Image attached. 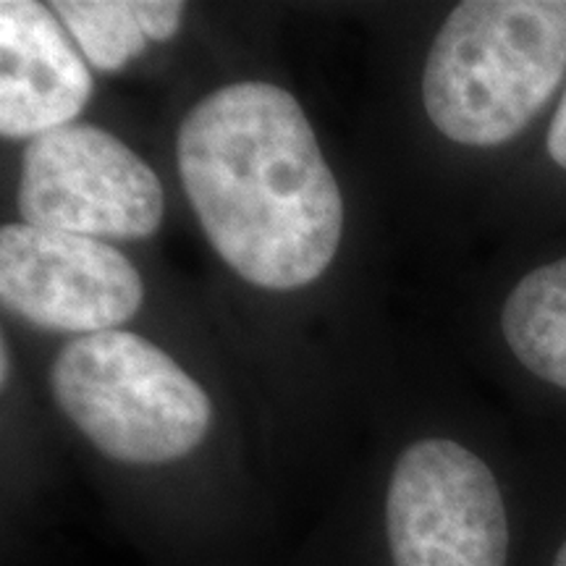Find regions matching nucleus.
<instances>
[{"instance_id":"f257e3e1","label":"nucleus","mask_w":566,"mask_h":566,"mask_svg":"<svg viewBox=\"0 0 566 566\" xmlns=\"http://www.w3.org/2000/svg\"><path fill=\"white\" fill-rule=\"evenodd\" d=\"M176 155L205 237L244 281L292 292L328 271L344 200L294 95L268 82L210 92L184 118Z\"/></svg>"},{"instance_id":"f03ea898","label":"nucleus","mask_w":566,"mask_h":566,"mask_svg":"<svg viewBox=\"0 0 566 566\" xmlns=\"http://www.w3.org/2000/svg\"><path fill=\"white\" fill-rule=\"evenodd\" d=\"M566 71V0H464L443 21L422 103L443 137L470 147L514 139Z\"/></svg>"},{"instance_id":"7ed1b4c3","label":"nucleus","mask_w":566,"mask_h":566,"mask_svg":"<svg viewBox=\"0 0 566 566\" xmlns=\"http://www.w3.org/2000/svg\"><path fill=\"white\" fill-rule=\"evenodd\" d=\"M51 391L95 449L124 464H166L208 436L212 405L171 354L132 331H103L63 346Z\"/></svg>"},{"instance_id":"20e7f679","label":"nucleus","mask_w":566,"mask_h":566,"mask_svg":"<svg viewBox=\"0 0 566 566\" xmlns=\"http://www.w3.org/2000/svg\"><path fill=\"white\" fill-rule=\"evenodd\" d=\"M21 221L90 239H147L166 212L163 184L122 139L90 124L34 137L24 150Z\"/></svg>"},{"instance_id":"39448f33","label":"nucleus","mask_w":566,"mask_h":566,"mask_svg":"<svg viewBox=\"0 0 566 566\" xmlns=\"http://www.w3.org/2000/svg\"><path fill=\"white\" fill-rule=\"evenodd\" d=\"M394 566H506L509 520L491 467L449 438L409 446L386 495Z\"/></svg>"},{"instance_id":"423d86ee","label":"nucleus","mask_w":566,"mask_h":566,"mask_svg":"<svg viewBox=\"0 0 566 566\" xmlns=\"http://www.w3.org/2000/svg\"><path fill=\"white\" fill-rule=\"evenodd\" d=\"M0 300L38 328L92 336L129 323L145 300V283L129 258L101 239L6 223Z\"/></svg>"},{"instance_id":"0eeeda50","label":"nucleus","mask_w":566,"mask_h":566,"mask_svg":"<svg viewBox=\"0 0 566 566\" xmlns=\"http://www.w3.org/2000/svg\"><path fill=\"white\" fill-rule=\"evenodd\" d=\"M92 97V74L53 9L0 3V134L34 139L74 124Z\"/></svg>"},{"instance_id":"6e6552de","label":"nucleus","mask_w":566,"mask_h":566,"mask_svg":"<svg viewBox=\"0 0 566 566\" xmlns=\"http://www.w3.org/2000/svg\"><path fill=\"white\" fill-rule=\"evenodd\" d=\"M501 328L530 373L566 391V258L535 268L516 283Z\"/></svg>"},{"instance_id":"1a4fd4ad","label":"nucleus","mask_w":566,"mask_h":566,"mask_svg":"<svg viewBox=\"0 0 566 566\" xmlns=\"http://www.w3.org/2000/svg\"><path fill=\"white\" fill-rule=\"evenodd\" d=\"M53 13L97 71L124 69L147 45L139 0H55Z\"/></svg>"},{"instance_id":"9d476101","label":"nucleus","mask_w":566,"mask_h":566,"mask_svg":"<svg viewBox=\"0 0 566 566\" xmlns=\"http://www.w3.org/2000/svg\"><path fill=\"white\" fill-rule=\"evenodd\" d=\"M184 3L176 0H139V21L147 40L166 42L181 30Z\"/></svg>"},{"instance_id":"9b49d317","label":"nucleus","mask_w":566,"mask_h":566,"mask_svg":"<svg viewBox=\"0 0 566 566\" xmlns=\"http://www.w3.org/2000/svg\"><path fill=\"white\" fill-rule=\"evenodd\" d=\"M548 155L554 158L558 168H564L566 171V92L562 103H558V111L548 129Z\"/></svg>"},{"instance_id":"f8f14e48","label":"nucleus","mask_w":566,"mask_h":566,"mask_svg":"<svg viewBox=\"0 0 566 566\" xmlns=\"http://www.w3.org/2000/svg\"><path fill=\"white\" fill-rule=\"evenodd\" d=\"M0 357H3V363H0V378H3V386H9L11 357H9V342H6V338H3V344H0Z\"/></svg>"},{"instance_id":"ddd939ff","label":"nucleus","mask_w":566,"mask_h":566,"mask_svg":"<svg viewBox=\"0 0 566 566\" xmlns=\"http://www.w3.org/2000/svg\"><path fill=\"white\" fill-rule=\"evenodd\" d=\"M554 566H566V543L562 548H558V554H556V562H554Z\"/></svg>"}]
</instances>
